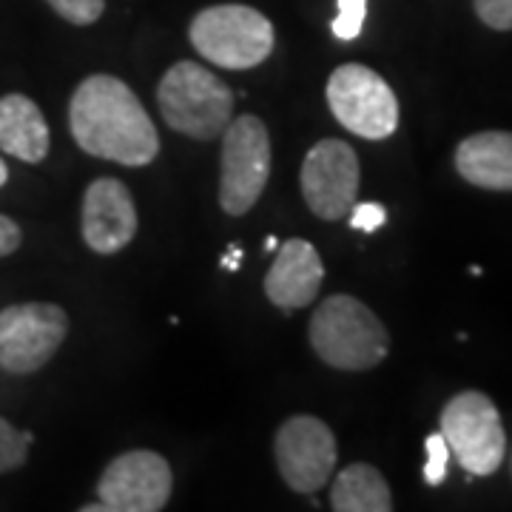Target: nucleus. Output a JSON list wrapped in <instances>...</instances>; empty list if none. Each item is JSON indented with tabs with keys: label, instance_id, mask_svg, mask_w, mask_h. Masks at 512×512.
<instances>
[{
	"label": "nucleus",
	"instance_id": "26",
	"mask_svg": "<svg viewBox=\"0 0 512 512\" xmlns=\"http://www.w3.org/2000/svg\"><path fill=\"white\" fill-rule=\"evenodd\" d=\"M276 248H279V239L276 237L265 239V251H276Z\"/></svg>",
	"mask_w": 512,
	"mask_h": 512
},
{
	"label": "nucleus",
	"instance_id": "5",
	"mask_svg": "<svg viewBox=\"0 0 512 512\" xmlns=\"http://www.w3.org/2000/svg\"><path fill=\"white\" fill-rule=\"evenodd\" d=\"M441 436L470 476H493L507 456V433L490 396L467 390L441 410Z\"/></svg>",
	"mask_w": 512,
	"mask_h": 512
},
{
	"label": "nucleus",
	"instance_id": "6",
	"mask_svg": "<svg viewBox=\"0 0 512 512\" xmlns=\"http://www.w3.org/2000/svg\"><path fill=\"white\" fill-rule=\"evenodd\" d=\"M271 177V137L254 114H242L222 131L220 205L225 214L242 217L262 197Z\"/></svg>",
	"mask_w": 512,
	"mask_h": 512
},
{
	"label": "nucleus",
	"instance_id": "4",
	"mask_svg": "<svg viewBox=\"0 0 512 512\" xmlns=\"http://www.w3.org/2000/svg\"><path fill=\"white\" fill-rule=\"evenodd\" d=\"M191 46L211 66L245 72L274 52V26L262 12L242 3L208 6L191 20Z\"/></svg>",
	"mask_w": 512,
	"mask_h": 512
},
{
	"label": "nucleus",
	"instance_id": "10",
	"mask_svg": "<svg viewBox=\"0 0 512 512\" xmlns=\"http://www.w3.org/2000/svg\"><path fill=\"white\" fill-rule=\"evenodd\" d=\"M299 183L319 220H342L359 197V157L345 140H322L308 151Z\"/></svg>",
	"mask_w": 512,
	"mask_h": 512
},
{
	"label": "nucleus",
	"instance_id": "11",
	"mask_svg": "<svg viewBox=\"0 0 512 512\" xmlns=\"http://www.w3.org/2000/svg\"><path fill=\"white\" fill-rule=\"evenodd\" d=\"M171 467L154 450H128L97 481V495L109 512H160L171 498Z\"/></svg>",
	"mask_w": 512,
	"mask_h": 512
},
{
	"label": "nucleus",
	"instance_id": "19",
	"mask_svg": "<svg viewBox=\"0 0 512 512\" xmlns=\"http://www.w3.org/2000/svg\"><path fill=\"white\" fill-rule=\"evenodd\" d=\"M57 15L63 20H69L74 26H89L97 23V18L106 9V0H46Z\"/></svg>",
	"mask_w": 512,
	"mask_h": 512
},
{
	"label": "nucleus",
	"instance_id": "8",
	"mask_svg": "<svg viewBox=\"0 0 512 512\" xmlns=\"http://www.w3.org/2000/svg\"><path fill=\"white\" fill-rule=\"evenodd\" d=\"M69 333V313L52 302H23L0 311V367L35 373L52 362Z\"/></svg>",
	"mask_w": 512,
	"mask_h": 512
},
{
	"label": "nucleus",
	"instance_id": "24",
	"mask_svg": "<svg viewBox=\"0 0 512 512\" xmlns=\"http://www.w3.org/2000/svg\"><path fill=\"white\" fill-rule=\"evenodd\" d=\"M239 259H242V248L231 245V248H228V254H225V259H222V268H228V271H237Z\"/></svg>",
	"mask_w": 512,
	"mask_h": 512
},
{
	"label": "nucleus",
	"instance_id": "16",
	"mask_svg": "<svg viewBox=\"0 0 512 512\" xmlns=\"http://www.w3.org/2000/svg\"><path fill=\"white\" fill-rule=\"evenodd\" d=\"M330 507L336 512H390L393 493L376 467L359 461L333 478Z\"/></svg>",
	"mask_w": 512,
	"mask_h": 512
},
{
	"label": "nucleus",
	"instance_id": "13",
	"mask_svg": "<svg viewBox=\"0 0 512 512\" xmlns=\"http://www.w3.org/2000/svg\"><path fill=\"white\" fill-rule=\"evenodd\" d=\"M325 282V265L319 259V251L308 239L293 237L279 245L271 271L265 276V293L282 311L308 308L319 296V288Z\"/></svg>",
	"mask_w": 512,
	"mask_h": 512
},
{
	"label": "nucleus",
	"instance_id": "15",
	"mask_svg": "<svg viewBox=\"0 0 512 512\" xmlns=\"http://www.w3.org/2000/svg\"><path fill=\"white\" fill-rule=\"evenodd\" d=\"M52 146L46 117L35 100L26 94H6L0 97V151L23 160L40 163L46 160Z\"/></svg>",
	"mask_w": 512,
	"mask_h": 512
},
{
	"label": "nucleus",
	"instance_id": "21",
	"mask_svg": "<svg viewBox=\"0 0 512 512\" xmlns=\"http://www.w3.org/2000/svg\"><path fill=\"white\" fill-rule=\"evenodd\" d=\"M476 15L495 32H512V0H476Z\"/></svg>",
	"mask_w": 512,
	"mask_h": 512
},
{
	"label": "nucleus",
	"instance_id": "3",
	"mask_svg": "<svg viewBox=\"0 0 512 512\" xmlns=\"http://www.w3.org/2000/svg\"><path fill=\"white\" fill-rule=\"evenodd\" d=\"M165 123L194 140H214L234 120V92L200 63H174L157 86Z\"/></svg>",
	"mask_w": 512,
	"mask_h": 512
},
{
	"label": "nucleus",
	"instance_id": "23",
	"mask_svg": "<svg viewBox=\"0 0 512 512\" xmlns=\"http://www.w3.org/2000/svg\"><path fill=\"white\" fill-rule=\"evenodd\" d=\"M20 239H23V234H20L18 222L0 214V256L15 254L20 248Z\"/></svg>",
	"mask_w": 512,
	"mask_h": 512
},
{
	"label": "nucleus",
	"instance_id": "18",
	"mask_svg": "<svg viewBox=\"0 0 512 512\" xmlns=\"http://www.w3.org/2000/svg\"><path fill=\"white\" fill-rule=\"evenodd\" d=\"M367 0H339V15L333 20V35L339 40H356L365 29Z\"/></svg>",
	"mask_w": 512,
	"mask_h": 512
},
{
	"label": "nucleus",
	"instance_id": "20",
	"mask_svg": "<svg viewBox=\"0 0 512 512\" xmlns=\"http://www.w3.org/2000/svg\"><path fill=\"white\" fill-rule=\"evenodd\" d=\"M427 450V464H424V481L430 487H439L441 481L447 478V464H450V447L441 433H433L430 439L424 441Z\"/></svg>",
	"mask_w": 512,
	"mask_h": 512
},
{
	"label": "nucleus",
	"instance_id": "25",
	"mask_svg": "<svg viewBox=\"0 0 512 512\" xmlns=\"http://www.w3.org/2000/svg\"><path fill=\"white\" fill-rule=\"evenodd\" d=\"M6 180H9V168H6V163L0 160V188L6 185Z\"/></svg>",
	"mask_w": 512,
	"mask_h": 512
},
{
	"label": "nucleus",
	"instance_id": "12",
	"mask_svg": "<svg viewBox=\"0 0 512 512\" xmlns=\"http://www.w3.org/2000/svg\"><path fill=\"white\" fill-rule=\"evenodd\" d=\"M83 239L97 254H117L137 234V205L126 185L100 177L83 197Z\"/></svg>",
	"mask_w": 512,
	"mask_h": 512
},
{
	"label": "nucleus",
	"instance_id": "9",
	"mask_svg": "<svg viewBox=\"0 0 512 512\" xmlns=\"http://www.w3.org/2000/svg\"><path fill=\"white\" fill-rule=\"evenodd\" d=\"M274 456L279 476L293 493H319L336 470V439L330 427L316 416H293L274 439Z\"/></svg>",
	"mask_w": 512,
	"mask_h": 512
},
{
	"label": "nucleus",
	"instance_id": "14",
	"mask_svg": "<svg viewBox=\"0 0 512 512\" xmlns=\"http://www.w3.org/2000/svg\"><path fill=\"white\" fill-rule=\"evenodd\" d=\"M461 180L487 191H512V131H481L456 148Z\"/></svg>",
	"mask_w": 512,
	"mask_h": 512
},
{
	"label": "nucleus",
	"instance_id": "7",
	"mask_svg": "<svg viewBox=\"0 0 512 512\" xmlns=\"http://www.w3.org/2000/svg\"><path fill=\"white\" fill-rule=\"evenodd\" d=\"M325 97L333 117L356 137L384 140L399 128V100L390 83L362 63H345L330 74Z\"/></svg>",
	"mask_w": 512,
	"mask_h": 512
},
{
	"label": "nucleus",
	"instance_id": "2",
	"mask_svg": "<svg viewBox=\"0 0 512 512\" xmlns=\"http://www.w3.org/2000/svg\"><path fill=\"white\" fill-rule=\"evenodd\" d=\"M308 336L313 353L336 370H370L390 350L382 319L348 293H333L316 308Z\"/></svg>",
	"mask_w": 512,
	"mask_h": 512
},
{
	"label": "nucleus",
	"instance_id": "1",
	"mask_svg": "<svg viewBox=\"0 0 512 512\" xmlns=\"http://www.w3.org/2000/svg\"><path fill=\"white\" fill-rule=\"evenodd\" d=\"M69 128L86 154L120 165H148L160 154V134L120 77L92 74L72 94Z\"/></svg>",
	"mask_w": 512,
	"mask_h": 512
},
{
	"label": "nucleus",
	"instance_id": "22",
	"mask_svg": "<svg viewBox=\"0 0 512 512\" xmlns=\"http://www.w3.org/2000/svg\"><path fill=\"white\" fill-rule=\"evenodd\" d=\"M384 220H387L384 205H379V202H359V205H353L350 228L365 231V234H373V231H379V228H382Z\"/></svg>",
	"mask_w": 512,
	"mask_h": 512
},
{
	"label": "nucleus",
	"instance_id": "17",
	"mask_svg": "<svg viewBox=\"0 0 512 512\" xmlns=\"http://www.w3.org/2000/svg\"><path fill=\"white\" fill-rule=\"evenodd\" d=\"M32 447V433L18 430L6 419H0V473H12L26 464Z\"/></svg>",
	"mask_w": 512,
	"mask_h": 512
}]
</instances>
